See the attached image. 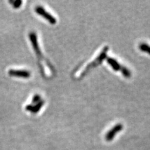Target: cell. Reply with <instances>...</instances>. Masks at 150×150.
<instances>
[{"label": "cell", "mask_w": 150, "mask_h": 150, "mask_svg": "<svg viewBox=\"0 0 150 150\" xmlns=\"http://www.w3.org/2000/svg\"><path fill=\"white\" fill-rule=\"evenodd\" d=\"M121 72L122 74H123V75L125 78H130L131 77V71L127 68L123 67V68H122V69L121 70Z\"/></svg>", "instance_id": "8"}, {"label": "cell", "mask_w": 150, "mask_h": 150, "mask_svg": "<svg viewBox=\"0 0 150 150\" xmlns=\"http://www.w3.org/2000/svg\"><path fill=\"white\" fill-rule=\"evenodd\" d=\"M44 105V101L41 100L39 103H38L36 105H28L26 106V110L28 111H30L33 113H36V112H38L40 109Z\"/></svg>", "instance_id": "5"}, {"label": "cell", "mask_w": 150, "mask_h": 150, "mask_svg": "<svg viewBox=\"0 0 150 150\" xmlns=\"http://www.w3.org/2000/svg\"><path fill=\"white\" fill-rule=\"evenodd\" d=\"M139 49L142 51H143V52L150 54V46L148 45L147 43H142L139 44Z\"/></svg>", "instance_id": "7"}, {"label": "cell", "mask_w": 150, "mask_h": 150, "mask_svg": "<svg viewBox=\"0 0 150 150\" xmlns=\"http://www.w3.org/2000/svg\"><path fill=\"white\" fill-rule=\"evenodd\" d=\"M35 11L39 15L41 16L43 18L48 21L52 25H54L56 23V19L53 17L52 15L50 14L48 12H47L45 9L41 6H37L35 8Z\"/></svg>", "instance_id": "2"}, {"label": "cell", "mask_w": 150, "mask_h": 150, "mask_svg": "<svg viewBox=\"0 0 150 150\" xmlns=\"http://www.w3.org/2000/svg\"><path fill=\"white\" fill-rule=\"evenodd\" d=\"M108 49H109L108 46H105V48L103 49L101 53L98 55V56L96 58V59L94 60L93 62H92L91 63H90L87 66L85 69H84V71L82 73L81 76H84V75L90 71L91 68H95L98 67V65H100V64L102 63L103 60H104L105 58H106L107 53H108Z\"/></svg>", "instance_id": "1"}, {"label": "cell", "mask_w": 150, "mask_h": 150, "mask_svg": "<svg viewBox=\"0 0 150 150\" xmlns=\"http://www.w3.org/2000/svg\"><path fill=\"white\" fill-rule=\"evenodd\" d=\"M8 74L12 76H16L23 78H28L31 76V73L29 71H26V70L11 69L8 71Z\"/></svg>", "instance_id": "4"}, {"label": "cell", "mask_w": 150, "mask_h": 150, "mask_svg": "<svg viewBox=\"0 0 150 150\" xmlns=\"http://www.w3.org/2000/svg\"><path fill=\"white\" fill-rule=\"evenodd\" d=\"M123 126L122 124L119 123L116 125L113 128H112L108 132L106 133L105 137L106 141H108V142H111V141H112V139L115 137L116 134L123 129Z\"/></svg>", "instance_id": "3"}, {"label": "cell", "mask_w": 150, "mask_h": 150, "mask_svg": "<svg viewBox=\"0 0 150 150\" xmlns=\"http://www.w3.org/2000/svg\"><path fill=\"white\" fill-rule=\"evenodd\" d=\"M22 1H20V0H17V1H15L13 2V7L15 8H20L22 4Z\"/></svg>", "instance_id": "10"}, {"label": "cell", "mask_w": 150, "mask_h": 150, "mask_svg": "<svg viewBox=\"0 0 150 150\" xmlns=\"http://www.w3.org/2000/svg\"><path fill=\"white\" fill-rule=\"evenodd\" d=\"M107 62L111 66V68L116 71H121L122 68H123V66H121L114 58H107Z\"/></svg>", "instance_id": "6"}, {"label": "cell", "mask_w": 150, "mask_h": 150, "mask_svg": "<svg viewBox=\"0 0 150 150\" xmlns=\"http://www.w3.org/2000/svg\"><path fill=\"white\" fill-rule=\"evenodd\" d=\"M41 101V96L39 95H35L33 98V100H32V103H36L37 104L38 103H39Z\"/></svg>", "instance_id": "9"}]
</instances>
